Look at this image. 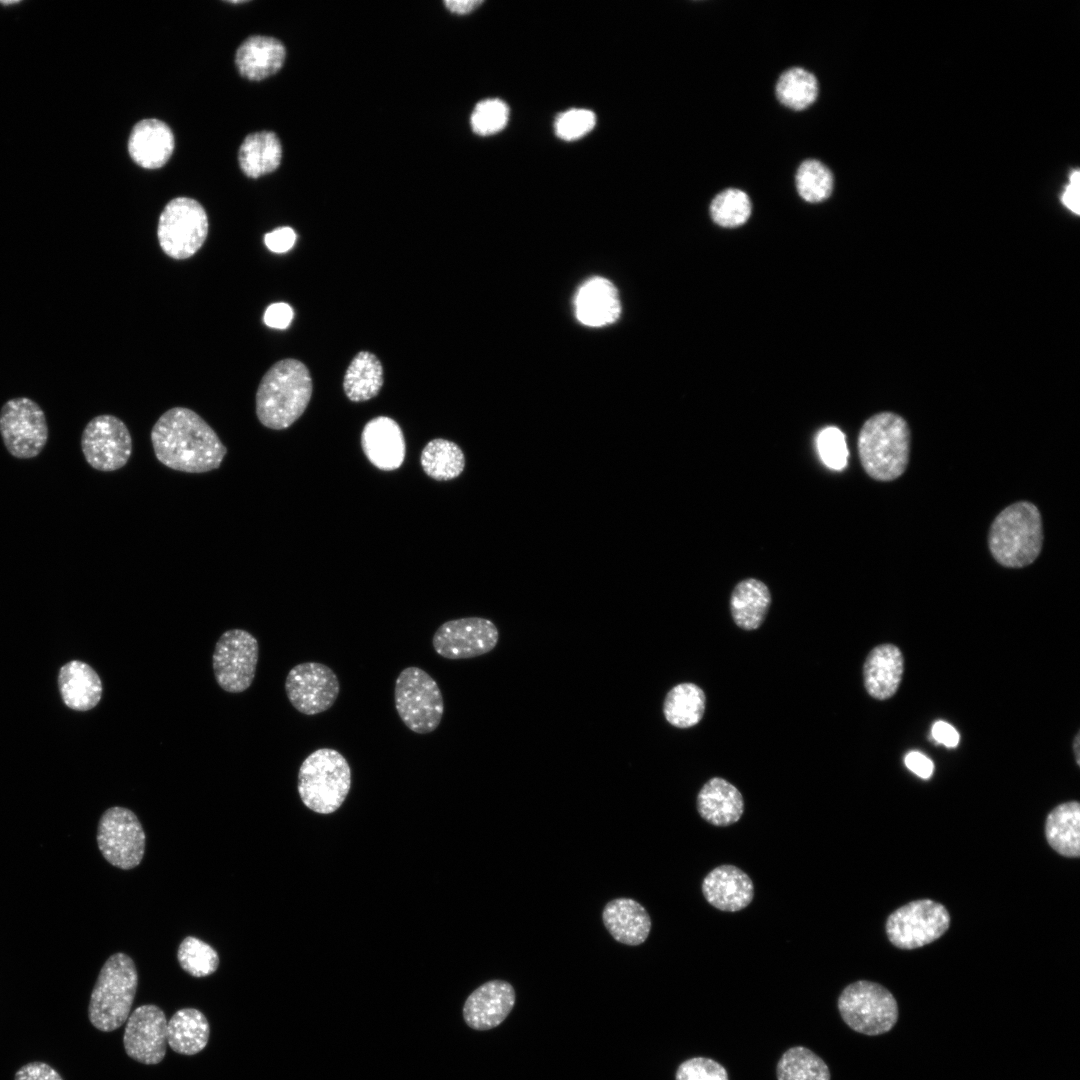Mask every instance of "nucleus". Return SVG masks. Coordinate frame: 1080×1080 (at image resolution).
<instances>
[{
  "instance_id": "nucleus-1",
  "label": "nucleus",
  "mask_w": 1080,
  "mask_h": 1080,
  "mask_svg": "<svg viewBox=\"0 0 1080 1080\" xmlns=\"http://www.w3.org/2000/svg\"><path fill=\"white\" fill-rule=\"evenodd\" d=\"M151 442L160 463L185 473L218 469L227 453L213 428L185 407H173L158 418Z\"/></svg>"
},
{
  "instance_id": "nucleus-2",
  "label": "nucleus",
  "mask_w": 1080,
  "mask_h": 1080,
  "mask_svg": "<svg viewBox=\"0 0 1080 1080\" xmlns=\"http://www.w3.org/2000/svg\"><path fill=\"white\" fill-rule=\"evenodd\" d=\"M308 368L299 360L276 362L262 377L256 392V415L273 430L290 427L306 410L312 395Z\"/></svg>"
},
{
  "instance_id": "nucleus-3",
  "label": "nucleus",
  "mask_w": 1080,
  "mask_h": 1080,
  "mask_svg": "<svg viewBox=\"0 0 1080 1080\" xmlns=\"http://www.w3.org/2000/svg\"><path fill=\"white\" fill-rule=\"evenodd\" d=\"M858 453L865 472L878 481L901 476L909 461L910 430L906 421L882 412L865 421L858 435Z\"/></svg>"
},
{
  "instance_id": "nucleus-4",
  "label": "nucleus",
  "mask_w": 1080,
  "mask_h": 1080,
  "mask_svg": "<svg viewBox=\"0 0 1080 1080\" xmlns=\"http://www.w3.org/2000/svg\"><path fill=\"white\" fill-rule=\"evenodd\" d=\"M1043 542L1042 520L1038 508L1030 502H1017L1002 510L994 519L988 537L995 560L1011 568L1031 564Z\"/></svg>"
},
{
  "instance_id": "nucleus-5",
  "label": "nucleus",
  "mask_w": 1080,
  "mask_h": 1080,
  "mask_svg": "<svg viewBox=\"0 0 1080 1080\" xmlns=\"http://www.w3.org/2000/svg\"><path fill=\"white\" fill-rule=\"evenodd\" d=\"M138 976L133 960L122 952L111 955L102 966L92 990L88 1017L103 1032L124 1024L134 1001Z\"/></svg>"
},
{
  "instance_id": "nucleus-6",
  "label": "nucleus",
  "mask_w": 1080,
  "mask_h": 1080,
  "mask_svg": "<svg viewBox=\"0 0 1080 1080\" xmlns=\"http://www.w3.org/2000/svg\"><path fill=\"white\" fill-rule=\"evenodd\" d=\"M350 788V765L335 749L315 750L299 768V796L304 805L316 813L335 812L343 804Z\"/></svg>"
},
{
  "instance_id": "nucleus-7",
  "label": "nucleus",
  "mask_w": 1080,
  "mask_h": 1080,
  "mask_svg": "<svg viewBox=\"0 0 1080 1080\" xmlns=\"http://www.w3.org/2000/svg\"><path fill=\"white\" fill-rule=\"evenodd\" d=\"M837 1007L842 1020L855 1032L877 1036L889 1032L899 1017L898 1003L881 984L859 980L841 992Z\"/></svg>"
},
{
  "instance_id": "nucleus-8",
  "label": "nucleus",
  "mask_w": 1080,
  "mask_h": 1080,
  "mask_svg": "<svg viewBox=\"0 0 1080 1080\" xmlns=\"http://www.w3.org/2000/svg\"><path fill=\"white\" fill-rule=\"evenodd\" d=\"M394 702L400 719L412 732L428 734L440 725L443 696L437 682L423 669L409 666L399 673Z\"/></svg>"
},
{
  "instance_id": "nucleus-9",
  "label": "nucleus",
  "mask_w": 1080,
  "mask_h": 1080,
  "mask_svg": "<svg viewBox=\"0 0 1080 1080\" xmlns=\"http://www.w3.org/2000/svg\"><path fill=\"white\" fill-rule=\"evenodd\" d=\"M208 227V216L198 201L188 197L174 198L159 217V245L173 259L190 258L204 244Z\"/></svg>"
},
{
  "instance_id": "nucleus-10",
  "label": "nucleus",
  "mask_w": 1080,
  "mask_h": 1080,
  "mask_svg": "<svg viewBox=\"0 0 1080 1080\" xmlns=\"http://www.w3.org/2000/svg\"><path fill=\"white\" fill-rule=\"evenodd\" d=\"M0 435L15 458L38 456L48 440V425L41 407L27 397L8 400L0 410Z\"/></svg>"
},
{
  "instance_id": "nucleus-11",
  "label": "nucleus",
  "mask_w": 1080,
  "mask_h": 1080,
  "mask_svg": "<svg viewBox=\"0 0 1080 1080\" xmlns=\"http://www.w3.org/2000/svg\"><path fill=\"white\" fill-rule=\"evenodd\" d=\"M949 924L950 916L944 905L921 899L892 912L886 921V933L894 946L915 949L940 938Z\"/></svg>"
},
{
  "instance_id": "nucleus-12",
  "label": "nucleus",
  "mask_w": 1080,
  "mask_h": 1080,
  "mask_svg": "<svg viewBox=\"0 0 1080 1080\" xmlns=\"http://www.w3.org/2000/svg\"><path fill=\"white\" fill-rule=\"evenodd\" d=\"M97 844L113 866L128 870L138 866L145 850V833L137 816L124 807H111L101 816Z\"/></svg>"
},
{
  "instance_id": "nucleus-13",
  "label": "nucleus",
  "mask_w": 1080,
  "mask_h": 1080,
  "mask_svg": "<svg viewBox=\"0 0 1080 1080\" xmlns=\"http://www.w3.org/2000/svg\"><path fill=\"white\" fill-rule=\"evenodd\" d=\"M258 661V642L249 632L231 629L218 639L213 653V670L225 691L240 693L253 682Z\"/></svg>"
},
{
  "instance_id": "nucleus-14",
  "label": "nucleus",
  "mask_w": 1080,
  "mask_h": 1080,
  "mask_svg": "<svg viewBox=\"0 0 1080 1080\" xmlns=\"http://www.w3.org/2000/svg\"><path fill=\"white\" fill-rule=\"evenodd\" d=\"M81 449L86 462L94 469L111 472L124 467L132 453V438L127 426L113 415H98L85 426Z\"/></svg>"
},
{
  "instance_id": "nucleus-15",
  "label": "nucleus",
  "mask_w": 1080,
  "mask_h": 1080,
  "mask_svg": "<svg viewBox=\"0 0 1080 1080\" xmlns=\"http://www.w3.org/2000/svg\"><path fill=\"white\" fill-rule=\"evenodd\" d=\"M285 691L298 712L317 715L334 705L340 693V682L329 666L305 662L295 665L288 672Z\"/></svg>"
},
{
  "instance_id": "nucleus-16",
  "label": "nucleus",
  "mask_w": 1080,
  "mask_h": 1080,
  "mask_svg": "<svg viewBox=\"0 0 1080 1080\" xmlns=\"http://www.w3.org/2000/svg\"><path fill=\"white\" fill-rule=\"evenodd\" d=\"M499 640L496 625L482 617H465L441 624L432 638L435 652L446 659H469L492 651Z\"/></svg>"
},
{
  "instance_id": "nucleus-17",
  "label": "nucleus",
  "mask_w": 1080,
  "mask_h": 1080,
  "mask_svg": "<svg viewBox=\"0 0 1080 1080\" xmlns=\"http://www.w3.org/2000/svg\"><path fill=\"white\" fill-rule=\"evenodd\" d=\"M123 1044L132 1059L147 1065L160 1063L167 1045V1019L163 1010L152 1004L137 1007L126 1021Z\"/></svg>"
},
{
  "instance_id": "nucleus-18",
  "label": "nucleus",
  "mask_w": 1080,
  "mask_h": 1080,
  "mask_svg": "<svg viewBox=\"0 0 1080 1080\" xmlns=\"http://www.w3.org/2000/svg\"><path fill=\"white\" fill-rule=\"evenodd\" d=\"M516 994L513 986L503 980L488 981L475 989L463 1006L466 1024L479 1031L499 1026L514 1007Z\"/></svg>"
},
{
  "instance_id": "nucleus-19",
  "label": "nucleus",
  "mask_w": 1080,
  "mask_h": 1080,
  "mask_svg": "<svg viewBox=\"0 0 1080 1080\" xmlns=\"http://www.w3.org/2000/svg\"><path fill=\"white\" fill-rule=\"evenodd\" d=\"M361 446L371 464L383 471L398 469L405 458L403 432L399 424L387 416L366 423L361 433Z\"/></svg>"
},
{
  "instance_id": "nucleus-20",
  "label": "nucleus",
  "mask_w": 1080,
  "mask_h": 1080,
  "mask_svg": "<svg viewBox=\"0 0 1080 1080\" xmlns=\"http://www.w3.org/2000/svg\"><path fill=\"white\" fill-rule=\"evenodd\" d=\"M702 893L713 907L726 912L746 908L754 896L751 878L740 868L724 864L711 870L703 879Z\"/></svg>"
},
{
  "instance_id": "nucleus-21",
  "label": "nucleus",
  "mask_w": 1080,
  "mask_h": 1080,
  "mask_svg": "<svg viewBox=\"0 0 1080 1080\" xmlns=\"http://www.w3.org/2000/svg\"><path fill=\"white\" fill-rule=\"evenodd\" d=\"M175 146L170 127L158 119H144L134 125L128 152L132 160L146 169L160 168L170 159Z\"/></svg>"
},
{
  "instance_id": "nucleus-22",
  "label": "nucleus",
  "mask_w": 1080,
  "mask_h": 1080,
  "mask_svg": "<svg viewBox=\"0 0 1080 1080\" xmlns=\"http://www.w3.org/2000/svg\"><path fill=\"white\" fill-rule=\"evenodd\" d=\"M574 306L578 321L589 327L611 324L621 313L617 289L603 277H593L583 283L576 293Z\"/></svg>"
},
{
  "instance_id": "nucleus-23",
  "label": "nucleus",
  "mask_w": 1080,
  "mask_h": 1080,
  "mask_svg": "<svg viewBox=\"0 0 1080 1080\" xmlns=\"http://www.w3.org/2000/svg\"><path fill=\"white\" fill-rule=\"evenodd\" d=\"M903 670L904 659L898 647L892 644L874 647L863 665L867 693L878 700L892 697L900 685Z\"/></svg>"
},
{
  "instance_id": "nucleus-24",
  "label": "nucleus",
  "mask_w": 1080,
  "mask_h": 1080,
  "mask_svg": "<svg viewBox=\"0 0 1080 1080\" xmlns=\"http://www.w3.org/2000/svg\"><path fill=\"white\" fill-rule=\"evenodd\" d=\"M696 804L699 815L719 827L736 823L744 812L741 792L721 777H713L702 786Z\"/></svg>"
},
{
  "instance_id": "nucleus-25",
  "label": "nucleus",
  "mask_w": 1080,
  "mask_h": 1080,
  "mask_svg": "<svg viewBox=\"0 0 1080 1080\" xmlns=\"http://www.w3.org/2000/svg\"><path fill=\"white\" fill-rule=\"evenodd\" d=\"M603 923L612 937L625 945L642 944L651 930V919L646 909L631 898L609 901L602 912Z\"/></svg>"
},
{
  "instance_id": "nucleus-26",
  "label": "nucleus",
  "mask_w": 1080,
  "mask_h": 1080,
  "mask_svg": "<svg viewBox=\"0 0 1080 1080\" xmlns=\"http://www.w3.org/2000/svg\"><path fill=\"white\" fill-rule=\"evenodd\" d=\"M286 50L276 38L255 35L238 47L236 67L246 79L262 80L278 72L284 64Z\"/></svg>"
},
{
  "instance_id": "nucleus-27",
  "label": "nucleus",
  "mask_w": 1080,
  "mask_h": 1080,
  "mask_svg": "<svg viewBox=\"0 0 1080 1080\" xmlns=\"http://www.w3.org/2000/svg\"><path fill=\"white\" fill-rule=\"evenodd\" d=\"M63 702L76 711L94 708L102 696V683L96 671L85 662L73 660L63 665L58 675Z\"/></svg>"
},
{
  "instance_id": "nucleus-28",
  "label": "nucleus",
  "mask_w": 1080,
  "mask_h": 1080,
  "mask_svg": "<svg viewBox=\"0 0 1080 1080\" xmlns=\"http://www.w3.org/2000/svg\"><path fill=\"white\" fill-rule=\"evenodd\" d=\"M770 604L769 588L756 578H747L737 583L730 596L732 618L738 627L747 631L761 626Z\"/></svg>"
},
{
  "instance_id": "nucleus-29",
  "label": "nucleus",
  "mask_w": 1080,
  "mask_h": 1080,
  "mask_svg": "<svg viewBox=\"0 0 1080 1080\" xmlns=\"http://www.w3.org/2000/svg\"><path fill=\"white\" fill-rule=\"evenodd\" d=\"M281 158V142L272 131H258L247 135L238 152L240 168L250 178H258L275 171Z\"/></svg>"
},
{
  "instance_id": "nucleus-30",
  "label": "nucleus",
  "mask_w": 1080,
  "mask_h": 1080,
  "mask_svg": "<svg viewBox=\"0 0 1080 1080\" xmlns=\"http://www.w3.org/2000/svg\"><path fill=\"white\" fill-rule=\"evenodd\" d=\"M210 1027L205 1015L195 1008H183L167 1022V1043L183 1055H194L208 1043Z\"/></svg>"
},
{
  "instance_id": "nucleus-31",
  "label": "nucleus",
  "mask_w": 1080,
  "mask_h": 1080,
  "mask_svg": "<svg viewBox=\"0 0 1080 1080\" xmlns=\"http://www.w3.org/2000/svg\"><path fill=\"white\" fill-rule=\"evenodd\" d=\"M1045 835L1049 845L1065 857L1080 855V805L1076 801L1062 803L1047 816Z\"/></svg>"
},
{
  "instance_id": "nucleus-32",
  "label": "nucleus",
  "mask_w": 1080,
  "mask_h": 1080,
  "mask_svg": "<svg viewBox=\"0 0 1080 1080\" xmlns=\"http://www.w3.org/2000/svg\"><path fill=\"white\" fill-rule=\"evenodd\" d=\"M706 696L695 683L683 682L672 687L663 701V715L676 728H690L698 724L705 711Z\"/></svg>"
},
{
  "instance_id": "nucleus-33",
  "label": "nucleus",
  "mask_w": 1080,
  "mask_h": 1080,
  "mask_svg": "<svg viewBox=\"0 0 1080 1080\" xmlns=\"http://www.w3.org/2000/svg\"><path fill=\"white\" fill-rule=\"evenodd\" d=\"M383 385V367L376 355L359 352L350 362L343 380L349 400L362 402L375 397Z\"/></svg>"
},
{
  "instance_id": "nucleus-34",
  "label": "nucleus",
  "mask_w": 1080,
  "mask_h": 1080,
  "mask_svg": "<svg viewBox=\"0 0 1080 1080\" xmlns=\"http://www.w3.org/2000/svg\"><path fill=\"white\" fill-rule=\"evenodd\" d=\"M424 472L438 481L458 477L465 468V456L462 449L453 441L436 438L430 440L420 456Z\"/></svg>"
},
{
  "instance_id": "nucleus-35",
  "label": "nucleus",
  "mask_w": 1080,
  "mask_h": 1080,
  "mask_svg": "<svg viewBox=\"0 0 1080 1080\" xmlns=\"http://www.w3.org/2000/svg\"><path fill=\"white\" fill-rule=\"evenodd\" d=\"M777 1080H831L824 1060L812 1050L794 1046L783 1053L776 1066Z\"/></svg>"
},
{
  "instance_id": "nucleus-36",
  "label": "nucleus",
  "mask_w": 1080,
  "mask_h": 1080,
  "mask_svg": "<svg viewBox=\"0 0 1080 1080\" xmlns=\"http://www.w3.org/2000/svg\"><path fill=\"white\" fill-rule=\"evenodd\" d=\"M818 95L816 77L801 67L784 71L776 84V96L784 106L801 111L809 107Z\"/></svg>"
},
{
  "instance_id": "nucleus-37",
  "label": "nucleus",
  "mask_w": 1080,
  "mask_h": 1080,
  "mask_svg": "<svg viewBox=\"0 0 1080 1080\" xmlns=\"http://www.w3.org/2000/svg\"><path fill=\"white\" fill-rule=\"evenodd\" d=\"M833 174L816 159L804 160L795 175L798 194L807 202L817 203L830 197L833 190Z\"/></svg>"
},
{
  "instance_id": "nucleus-38",
  "label": "nucleus",
  "mask_w": 1080,
  "mask_h": 1080,
  "mask_svg": "<svg viewBox=\"0 0 1080 1080\" xmlns=\"http://www.w3.org/2000/svg\"><path fill=\"white\" fill-rule=\"evenodd\" d=\"M752 205L749 196L742 190L728 188L719 192L712 200L710 214L713 221L727 228L744 224L750 217Z\"/></svg>"
},
{
  "instance_id": "nucleus-39",
  "label": "nucleus",
  "mask_w": 1080,
  "mask_h": 1080,
  "mask_svg": "<svg viewBox=\"0 0 1080 1080\" xmlns=\"http://www.w3.org/2000/svg\"><path fill=\"white\" fill-rule=\"evenodd\" d=\"M177 959L181 968L194 977L213 974L219 965L217 952L204 941L188 936L180 943Z\"/></svg>"
},
{
  "instance_id": "nucleus-40",
  "label": "nucleus",
  "mask_w": 1080,
  "mask_h": 1080,
  "mask_svg": "<svg viewBox=\"0 0 1080 1080\" xmlns=\"http://www.w3.org/2000/svg\"><path fill=\"white\" fill-rule=\"evenodd\" d=\"M508 119L507 104L500 99L491 98L477 103L471 114L470 123L474 133L489 136L503 130Z\"/></svg>"
},
{
  "instance_id": "nucleus-41",
  "label": "nucleus",
  "mask_w": 1080,
  "mask_h": 1080,
  "mask_svg": "<svg viewBox=\"0 0 1080 1080\" xmlns=\"http://www.w3.org/2000/svg\"><path fill=\"white\" fill-rule=\"evenodd\" d=\"M819 456L830 469L841 471L847 466L849 451L845 435L835 426L822 429L816 438Z\"/></svg>"
},
{
  "instance_id": "nucleus-42",
  "label": "nucleus",
  "mask_w": 1080,
  "mask_h": 1080,
  "mask_svg": "<svg viewBox=\"0 0 1080 1080\" xmlns=\"http://www.w3.org/2000/svg\"><path fill=\"white\" fill-rule=\"evenodd\" d=\"M595 124L596 116L592 111L574 108L561 113L556 118L554 127L557 137L574 141L589 133Z\"/></svg>"
},
{
  "instance_id": "nucleus-43",
  "label": "nucleus",
  "mask_w": 1080,
  "mask_h": 1080,
  "mask_svg": "<svg viewBox=\"0 0 1080 1080\" xmlns=\"http://www.w3.org/2000/svg\"><path fill=\"white\" fill-rule=\"evenodd\" d=\"M675 1080H729V1078L726 1069L719 1062L706 1057H693L678 1066Z\"/></svg>"
},
{
  "instance_id": "nucleus-44",
  "label": "nucleus",
  "mask_w": 1080,
  "mask_h": 1080,
  "mask_svg": "<svg viewBox=\"0 0 1080 1080\" xmlns=\"http://www.w3.org/2000/svg\"><path fill=\"white\" fill-rule=\"evenodd\" d=\"M15 1080H63V1078L49 1064L35 1061L20 1067L15 1073Z\"/></svg>"
},
{
  "instance_id": "nucleus-45",
  "label": "nucleus",
  "mask_w": 1080,
  "mask_h": 1080,
  "mask_svg": "<svg viewBox=\"0 0 1080 1080\" xmlns=\"http://www.w3.org/2000/svg\"><path fill=\"white\" fill-rule=\"evenodd\" d=\"M296 241V233L290 227L277 228L264 236L267 248L275 253H284L290 250Z\"/></svg>"
},
{
  "instance_id": "nucleus-46",
  "label": "nucleus",
  "mask_w": 1080,
  "mask_h": 1080,
  "mask_svg": "<svg viewBox=\"0 0 1080 1080\" xmlns=\"http://www.w3.org/2000/svg\"><path fill=\"white\" fill-rule=\"evenodd\" d=\"M293 309L290 305L277 302L269 305L264 313V323L271 328L285 329L293 319Z\"/></svg>"
},
{
  "instance_id": "nucleus-47",
  "label": "nucleus",
  "mask_w": 1080,
  "mask_h": 1080,
  "mask_svg": "<svg viewBox=\"0 0 1080 1080\" xmlns=\"http://www.w3.org/2000/svg\"><path fill=\"white\" fill-rule=\"evenodd\" d=\"M904 762L910 771L923 779L930 778L934 770L933 762L918 751L909 752L905 756Z\"/></svg>"
},
{
  "instance_id": "nucleus-48",
  "label": "nucleus",
  "mask_w": 1080,
  "mask_h": 1080,
  "mask_svg": "<svg viewBox=\"0 0 1080 1080\" xmlns=\"http://www.w3.org/2000/svg\"><path fill=\"white\" fill-rule=\"evenodd\" d=\"M932 737L940 744L945 745L948 748L956 747L959 743V733L956 729L945 721H937L932 726Z\"/></svg>"
},
{
  "instance_id": "nucleus-49",
  "label": "nucleus",
  "mask_w": 1080,
  "mask_h": 1080,
  "mask_svg": "<svg viewBox=\"0 0 1080 1080\" xmlns=\"http://www.w3.org/2000/svg\"><path fill=\"white\" fill-rule=\"evenodd\" d=\"M1062 201L1064 205L1076 214H1079V172L1075 171L1070 176V183L1066 187Z\"/></svg>"
},
{
  "instance_id": "nucleus-50",
  "label": "nucleus",
  "mask_w": 1080,
  "mask_h": 1080,
  "mask_svg": "<svg viewBox=\"0 0 1080 1080\" xmlns=\"http://www.w3.org/2000/svg\"><path fill=\"white\" fill-rule=\"evenodd\" d=\"M483 3L482 0H446L444 4L446 8L455 14H468L474 11Z\"/></svg>"
},
{
  "instance_id": "nucleus-51",
  "label": "nucleus",
  "mask_w": 1080,
  "mask_h": 1080,
  "mask_svg": "<svg viewBox=\"0 0 1080 1080\" xmlns=\"http://www.w3.org/2000/svg\"><path fill=\"white\" fill-rule=\"evenodd\" d=\"M1079 746H1080V737H1079V733H1078L1076 735L1075 739H1074V745H1073L1077 765H1080Z\"/></svg>"
},
{
  "instance_id": "nucleus-52",
  "label": "nucleus",
  "mask_w": 1080,
  "mask_h": 1080,
  "mask_svg": "<svg viewBox=\"0 0 1080 1080\" xmlns=\"http://www.w3.org/2000/svg\"><path fill=\"white\" fill-rule=\"evenodd\" d=\"M17 3H20V1H17V0L16 1L15 0L14 1H0V4H3V5H13V4H17Z\"/></svg>"
}]
</instances>
